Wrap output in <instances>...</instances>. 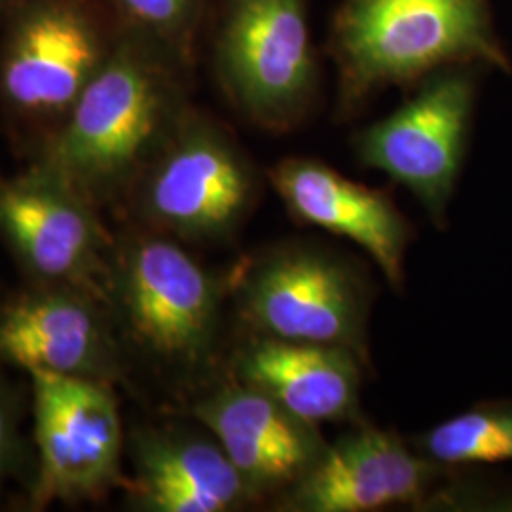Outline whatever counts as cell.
Returning a JSON list of instances; mask_svg holds the SVG:
<instances>
[{
	"mask_svg": "<svg viewBox=\"0 0 512 512\" xmlns=\"http://www.w3.org/2000/svg\"><path fill=\"white\" fill-rule=\"evenodd\" d=\"M188 69L145 38L124 31L38 162L99 211L126 202L190 109Z\"/></svg>",
	"mask_w": 512,
	"mask_h": 512,
	"instance_id": "6da1fadb",
	"label": "cell"
},
{
	"mask_svg": "<svg viewBox=\"0 0 512 512\" xmlns=\"http://www.w3.org/2000/svg\"><path fill=\"white\" fill-rule=\"evenodd\" d=\"M228 275L186 243L135 226L114 239L107 304L126 351L184 385L205 382L219 361Z\"/></svg>",
	"mask_w": 512,
	"mask_h": 512,
	"instance_id": "7a4b0ae2",
	"label": "cell"
},
{
	"mask_svg": "<svg viewBox=\"0 0 512 512\" xmlns=\"http://www.w3.org/2000/svg\"><path fill=\"white\" fill-rule=\"evenodd\" d=\"M327 54L340 118L469 59H503L486 0H342L330 18Z\"/></svg>",
	"mask_w": 512,
	"mask_h": 512,
	"instance_id": "3957f363",
	"label": "cell"
},
{
	"mask_svg": "<svg viewBox=\"0 0 512 512\" xmlns=\"http://www.w3.org/2000/svg\"><path fill=\"white\" fill-rule=\"evenodd\" d=\"M258 194V171L238 139L190 107L124 205L135 226L186 245H220L238 236Z\"/></svg>",
	"mask_w": 512,
	"mask_h": 512,
	"instance_id": "277c9868",
	"label": "cell"
},
{
	"mask_svg": "<svg viewBox=\"0 0 512 512\" xmlns=\"http://www.w3.org/2000/svg\"><path fill=\"white\" fill-rule=\"evenodd\" d=\"M228 283L249 334L346 348L366 363L372 293L348 258L285 241L243 258Z\"/></svg>",
	"mask_w": 512,
	"mask_h": 512,
	"instance_id": "5b68a950",
	"label": "cell"
},
{
	"mask_svg": "<svg viewBox=\"0 0 512 512\" xmlns=\"http://www.w3.org/2000/svg\"><path fill=\"white\" fill-rule=\"evenodd\" d=\"M213 61L247 122L270 133L302 126L321 82L308 0H222Z\"/></svg>",
	"mask_w": 512,
	"mask_h": 512,
	"instance_id": "8992f818",
	"label": "cell"
},
{
	"mask_svg": "<svg viewBox=\"0 0 512 512\" xmlns=\"http://www.w3.org/2000/svg\"><path fill=\"white\" fill-rule=\"evenodd\" d=\"M27 378L35 452L29 509L97 501L128 486L124 425L112 384L42 370Z\"/></svg>",
	"mask_w": 512,
	"mask_h": 512,
	"instance_id": "52a82bcc",
	"label": "cell"
},
{
	"mask_svg": "<svg viewBox=\"0 0 512 512\" xmlns=\"http://www.w3.org/2000/svg\"><path fill=\"white\" fill-rule=\"evenodd\" d=\"M473 82L456 67L429 74L399 109L353 139L357 160L406 188L439 228L465 156Z\"/></svg>",
	"mask_w": 512,
	"mask_h": 512,
	"instance_id": "ba28073f",
	"label": "cell"
},
{
	"mask_svg": "<svg viewBox=\"0 0 512 512\" xmlns=\"http://www.w3.org/2000/svg\"><path fill=\"white\" fill-rule=\"evenodd\" d=\"M101 211L44 164L0 179V239L38 285H69L107 302L114 238Z\"/></svg>",
	"mask_w": 512,
	"mask_h": 512,
	"instance_id": "9c48e42d",
	"label": "cell"
},
{
	"mask_svg": "<svg viewBox=\"0 0 512 512\" xmlns=\"http://www.w3.org/2000/svg\"><path fill=\"white\" fill-rule=\"evenodd\" d=\"M109 52L84 2L33 0L0 55V99L18 116L59 124Z\"/></svg>",
	"mask_w": 512,
	"mask_h": 512,
	"instance_id": "30bf717a",
	"label": "cell"
},
{
	"mask_svg": "<svg viewBox=\"0 0 512 512\" xmlns=\"http://www.w3.org/2000/svg\"><path fill=\"white\" fill-rule=\"evenodd\" d=\"M128 351L109 304L69 285H38L0 306V365L116 384Z\"/></svg>",
	"mask_w": 512,
	"mask_h": 512,
	"instance_id": "8fae6325",
	"label": "cell"
},
{
	"mask_svg": "<svg viewBox=\"0 0 512 512\" xmlns=\"http://www.w3.org/2000/svg\"><path fill=\"white\" fill-rule=\"evenodd\" d=\"M444 469L397 433L359 423L329 442L310 473L275 499L274 509L370 512L423 505Z\"/></svg>",
	"mask_w": 512,
	"mask_h": 512,
	"instance_id": "7c38bea8",
	"label": "cell"
},
{
	"mask_svg": "<svg viewBox=\"0 0 512 512\" xmlns=\"http://www.w3.org/2000/svg\"><path fill=\"white\" fill-rule=\"evenodd\" d=\"M190 416L219 440L258 503L291 490L329 446L319 425L234 378L205 387Z\"/></svg>",
	"mask_w": 512,
	"mask_h": 512,
	"instance_id": "4fadbf2b",
	"label": "cell"
},
{
	"mask_svg": "<svg viewBox=\"0 0 512 512\" xmlns=\"http://www.w3.org/2000/svg\"><path fill=\"white\" fill-rule=\"evenodd\" d=\"M268 181L294 219L357 243L393 289L403 287L412 228L387 192L315 158H285L268 171Z\"/></svg>",
	"mask_w": 512,
	"mask_h": 512,
	"instance_id": "5bb4252c",
	"label": "cell"
},
{
	"mask_svg": "<svg viewBox=\"0 0 512 512\" xmlns=\"http://www.w3.org/2000/svg\"><path fill=\"white\" fill-rule=\"evenodd\" d=\"M131 505L145 512H230L258 503L207 429L141 427L129 440Z\"/></svg>",
	"mask_w": 512,
	"mask_h": 512,
	"instance_id": "9a60e30c",
	"label": "cell"
},
{
	"mask_svg": "<svg viewBox=\"0 0 512 512\" xmlns=\"http://www.w3.org/2000/svg\"><path fill=\"white\" fill-rule=\"evenodd\" d=\"M363 365L346 348L247 334L232 357L230 378L266 393L315 425L357 423Z\"/></svg>",
	"mask_w": 512,
	"mask_h": 512,
	"instance_id": "2e32d148",
	"label": "cell"
},
{
	"mask_svg": "<svg viewBox=\"0 0 512 512\" xmlns=\"http://www.w3.org/2000/svg\"><path fill=\"white\" fill-rule=\"evenodd\" d=\"M412 446L446 469L512 461V403L478 404L427 429Z\"/></svg>",
	"mask_w": 512,
	"mask_h": 512,
	"instance_id": "e0dca14e",
	"label": "cell"
},
{
	"mask_svg": "<svg viewBox=\"0 0 512 512\" xmlns=\"http://www.w3.org/2000/svg\"><path fill=\"white\" fill-rule=\"evenodd\" d=\"M126 33L192 65L211 0H110Z\"/></svg>",
	"mask_w": 512,
	"mask_h": 512,
	"instance_id": "ac0fdd59",
	"label": "cell"
},
{
	"mask_svg": "<svg viewBox=\"0 0 512 512\" xmlns=\"http://www.w3.org/2000/svg\"><path fill=\"white\" fill-rule=\"evenodd\" d=\"M35 469V452L23 433V401L18 389L0 374V494L6 486Z\"/></svg>",
	"mask_w": 512,
	"mask_h": 512,
	"instance_id": "d6986e66",
	"label": "cell"
},
{
	"mask_svg": "<svg viewBox=\"0 0 512 512\" xmlns=\"http://www.w3.org/2000/svg\"><path fill=\"white\" fill-rule=\"evenodd\" d=\"M2 4H21V2H27V0H0ZM31 2V0H29Z\"/></svg>",
	"mask_w": 512,
	"mask_h": 512,
	"instance_id": "ffe728a7",
	"label": "cell"
}]
</instances>
